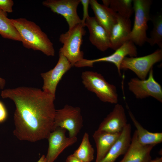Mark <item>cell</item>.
I'll use <instances>...</instances> for the list:
<instances>
[{"label":"cell","instance_id":"24","mask_svg":"<svg viewBox=\"0 0 162 162\" xmlns=\"http://www.w3.org/2000/svg\"><path fill=\"white\" fill-rule=\"evenodd\" d=\"M131 0H110L109 7L121 16L130 19L134 12Z\"/></svg>","mask_w":162,"mask_h":162},{"label":"cell","instance_id":"28","mask_svg":"<svg viewBox=\"0 0 162 162\" xmlns=\"http://www.w3.org/2000/svg\"><path fill=\"white\" fill-rule=\"evenodd\" d=\"M66 162H84L74 157L72 154L68 156L66 160Z\"/></svg>","mask_w":162,"mask_h":162},{"label":"cell","instance_id":"20","mask_svg":"<svg viewBox=\"0 0 162 162\" xmlns=\"http://www.w3.org/2000/svg\"><path fill=\"white\" fill-rule=\"evenodd\" d=\"M129 116L136 130H135L138 142L143 146L154 145L162 142V133H153L144 128L136 120L132 112L128 111Z\"/></svg>","mask_w":162,"mask_h":162},{"label":"cell","instance_id":"29","mask_svg":"<svg viewBox=\"0 0 162 162\" xmlns=\"http://www.w3.org/2000/svg\"><path fill=\"white\" fill-rule=\"evenodd\" d=\"M5 83V81L4 80L0 77V88L1 89H3Z\"/></svg>","mask_w":162,"mask_h":162},{"label":"cell","instance_id":"18","mask_svg":"<svg viewBox=\"0 0 162 162\" xmlns=\"http://www.w3.org/2000/svg\"><path fill=\"white\" fill-rule=\"evenodd\" d=\"M89 4L96 21L110 36L112 27L117 22V13L109 7L99 4L96 0H89Z\"/></svg>","mask_w":162,"mask_h":162},{"label":"cell","instance_id":"23","mask_svg":"<svg viewBox=\"0 0 162 162\" xmlns=\"http://www.w3.org/2000/svg\"><path fill=\"white\" fill-rule=\"evenodd\" d=\"M153 28L150 37L147 38L146 42L153 46L157 45L162 49V14L160 11L155 15L150 16Z\"/></svg>","mask_w":162,"mask_h":162},{"label":"cell","instance_id":"7","mask_svg":"<svg viewBox=\"0 0 162 162\" xmlns=\"http://www.w3.org/2000/svg\"><path fill=\"white\" fill-rule=\"evenodd\" d=\"M162 59V49H158L153 53L140 57H125L122 62L120 70H130L140 80H144L153 65Z\"/></svg>","mask_w":162,"mask_h":162},{"label":"cell","instance_id":"17","mask_svg":"<svg viewBox=\"0 0 162 162\" xmlns=\"http://www.w3.org/2000/svg\"><path fill=\"white\" fill-rule=\"evenodd\" d=\"M131 129L130 124L128 123L118 139L104 158L99 162H115L120 156L125 154L131 142Z\"/></svg>","mask_w":162,"mask_h":162},{"label":"cell","instance_id":"5","mask_svg":"<svg viewBox=\"0 0 162 162\" xmlns=\"http://www.w3.org/2000/svg\"><path fill=\"white\" fill-rule=\"evenodd\" d=\"M133 8L135 13L134 25L129 37L130 40L140 46L146 42L148 22L150 20L151 0H134Z\"/></svg>","mask_w":162,"mask_h":162},{"label":"cell","instance_id":"4","mask_svg":"<svg viewBox=\"0 0 162 162\" xmlns=\"http://www.w3.org/2000/svg\"><path fill=\"white\" fill-rule=\"evenodd\" d=\"M81 78L85 87L94 93L100 100L113 104L117 103L118 97L116 86L108 82L101 74L86 71L82 72Z\"/></svg>","mask_w":162,"mask_h":162},{"label":"cell","instance_id":"11","mask_svg":"<svg viewBox=\"0 0 162 162\" xmlns=\"http://www.w3.org/2000/svg\"><path fill=\"white\" fill-rule=\"evenodd\" d=\"M66 130L57 127L50 134L47 138L49 146L46 156L47 162H54L64 149L77 142V137L66 136Z\"/></svg>","mask_w":162,"mask_h":162},{"label":"cell","instance_id":"10","mask_svg":"<svg viewBox=\"0 0 162 162\" xmlns=\"http://www.w3.org/2000/svg\"><path fill=\"white\" fill-rule=\"evenodd\" d=\"M80 0H46L43 5L50 8L53 12L60 14L66 19L69 29L82 23L78 15L77 9Z\"/></svg>","mask_w":162,"mask_h":162},{"label":"cell","instance_id":"3","mask_svg":"<svg viewBox=\"0 0 162 162\" xmlns=\"http://www.w3.org/2000/svg\"><path fill=\"white\" fill-rule=\"evenodd\" d=\"M84 27L82 23L78 24L60 36L59 41L63 45L59 53L63 54L72 67L84 58V53L80 50V47L83 36L86 33Z\"/></svg>","mask_w":162,"mask_h":162},{"label":"cell","instance_id":"2","mask_svg":"<svg viewBox=\"0 0 162 162\" xmlns=\"http://www.w3.org/2000/svg\"><path fill=\"white\" fill-rule=\"evenodd\" d=\"M11 20L20 35L24 47L40 51L48 56H55L53 43L35 22L25 18L11 19Z\"/></svg>","mask_w":162,"mask_h":162},{"label":"cell","instance_id":"1","mask_svg":"<svg viewBox=\"0 0 162 162\" xmlns=\"http://www.w3.org/2000/svg\"><path fill=\"white\" fill-rule=\"evenodd\" d=\"M1 96L15 104L14 135L31 142L47 139L53 130L55 97L40 89L26 87L4 90Z\"/></svg>","mask_w":162,"mask_h":162},{"label":"cell","instance_id":"21","mask_svg":"<svg viewBox=\"0 0 162 162\" xmlns=\"http://www.w3.org/2000/svg\"><path fill=\"white\" fill-rule=\"evenodd\" d=\"M7 13L0 10V35L3 38L21 42L20 35Z\"/></svg>","mask_w":162,"mask_h":162},{"label":"cell","instance_id":"16","mask_svg":"<svg viewBox=\"0 0 162 162\" xmlns=\"http://www.w3.org/2000/svg\"><path fill=\"white\" fill-rule=\"evenodd\" d=\"M155 146H143L140 143L135 130L130 145L123 158L119 162H148L152 159L150 153Z\"/></svg>","mask_w":162,"mask_h":162},{"label":"cell","instance_id":"13","mask_svg":"<svg viewBox=\"0 0 162 162\" xmlns=\"http://www.w3.org/2000/svg\"><path fill=\"white\" fill-rule=\"evenodd\" d=\"M127 124L124 108L122 105L117 104L97 130L112 133H121Z\"/></svg>","mask_w":162,"mask_h":162},{"label":"cell","instance_id":"27","mask_svg":"<svg viewBox=\"0 0 162 162\" xmlns=\"http://www.w3.org/2000/svg\"><path fill=\"white\" fill-rule=\"evenodd\" d=\"M7 117V110L3 104L0 101V123L4 122Z\"/></svg>","mask_w":162,"mask_h":162},{"label":"cell","instance_id":"8","mask_svg":"<svg viewBox=\"0 0 162 162\" xmlns=\"http://www.w3.org/2000/svg\"><path fill=\"white\" fill-rule=\"evenodd\" d=\"M149 74L147 79L142 80L137 78L131 79L128 83V88L137 99L151 96L162 102V87L154 78L153 68Z\"/></svg>","mask_w":162,"mask_h":162},{"label":"cell","instance_id":"15","mask_svg":"<svg viewBox=\"0 0 162 162\" xmlns=\"http://www.w3.org/2000/svg\"><path fill=\"white\" fill-rule=\"evenodd\" d=\"M116 16L117 22L112 27L110 35L111 49L115 50L130 40L131 30L130 19L123 17L117 13Z\"/></svg>","mask_w":162,"mask_h":162},{"label":"cell","instance_id":"22","mask_svg":"<svg viewBox=\"0 0 162 162\" xmlns=\"http://www.w3.org/2000/svg\"><path fill=\"white\" fill-rule=\"evenodd\" d=\"M94 151L89 140L88 134L85 132L78 148L72 154L84 162H91L94 159Z\"/></svg>","mask_w":162,"mask_h":162},{"label":"cell","instance_id":"6","mask_svg":"<svg viewBox=\"0 0 162 162\" xmlns=\"http://www.w3.org/2000/svg\"><path fill=\"white\" fill-rule=\"evenodd\" d=\"M80 108L65 105L62 109L56 110L53 130L57 127L67 130L69 137H76L83 126Z\"/></svg>","mask_w":162,"mask_h":162},{"label":"cell","instance_id":"9","mask_svg":"<svg viewBox=\"0 0 162 162\" xmlns=\"http://www.w3.org/2000/svg\"><path fill=\"white\" fill-rule=\"evenodd\" d=\"M115 51L110 56L97 59H88L84 58L77 63L74 66L78 68L92 67L96 62H109L112 63L116 66L119 74L121 75L120 66L122 60L127 56L130 57H136L137 50L135 44L131 41L129 40Z\"/></svg>","mask_w":162,"mask_h":162},{"label":"cell","instance_id":"30","mask_svg":"<svg viewBox=\"0 0 162 162\" xmlns=\"http://www.w3.org/2000/svg\"><path fill=\"white\" fill-rule=\"evenodd\" d=\"M148 162H162V157H158L154 160L151 159Z\"/></svg>","mask_w":162,"mask_h":162},{"label":"cell","instance_id":"31","mask_svg":"<svg viewBox=\"0 0 162 162\" xmlns=\"http://www.w3.org/2000/svg\"><path fill=\"white\" fill-rule=\"evenodd\" d=\"M103 5L104 6L109 7L110 4V0H102Z\"/></svg>","mask_w":162,"mask_h":162},{"label":"cell","instance_id":"14","mask_svg":"<svg viewBox=\"0 0 162 162\" xmlns=\"http://www.w3.org/2000/svg\"><path fill=\"white\" fill-rule=\"evenodd\" d=\"M85 26L88 29L89 40L98 50L105 51L111 48L110 37L106 30L96 21L94 17H88Z\"/></svg>","mask_w":162,"mask_h":162},{"label":"cell","instance_id":"26","mask_svg":"<svg viewBox=\"0 0 162 162\" xmlns=\"http://www.w3.org/2000/svg\"><path fill=\"white\" fill-rule=\"evenodd\" d=\"M80 2L82 5L83 11V18L82 19V22L85 27V21L86 19L89 16L88 13L89 0H80Z\"/></svg>","mask_w":162,"mask_h":162},{"label":"cell","instance_id":"32","mask_svg":"<svg viewBox=\"0 0 162 162\" xmlns=\"http://www.w3.org/2000/svg\"><path fill=\"white\" fill-rule=\"evenodd\" d=\"M37 162H47L46 156L43 155Z\"/></svg>","mask_w":162,"mask_h":162},{"label":"cell","instance_id":"25","mask_svg":"<svg viewBox=\"0 0 162 162\" xmlns=\"http://www.w3.org/2000/svg\"><path fill=\"white\" fill-rule=\"evenodd\" d=\"M14 4L12 0H0V10L5 13H11Z\"/></svg>","mask_w":162,"mask_h":162},{"label":"cell","instance_id":"12","mask_svg":"<svg viewBox=\"0 0 162 162\" xmlns=\"http://www.w3.org/2000/svg\"><path fill=\"white\" fill-rule=\"evenodd\" d=\"M59 58L56 65L52 69L41 74L44 80L43 90L55 97L57 86L63 76L72 67L67 58L59 53Z\"/></svg>","mask_w":162,"mask_h":162},{"label":"cell","instance_id":"19","mask_svg":"<svg viewBox=\"0 0 162 162\" xmlns=\"http://www.w3.org/2000/svg\"><path fill=\"white\" fill-rule=\"evenodd\" d=\"M121 133H112L98 130L94 132L92 136L97 152L95 162H99L104 158L118 139Z\"/></svg>","mask_w":162,"mask_h":162}]
</instances>
